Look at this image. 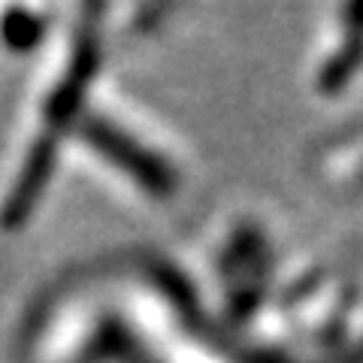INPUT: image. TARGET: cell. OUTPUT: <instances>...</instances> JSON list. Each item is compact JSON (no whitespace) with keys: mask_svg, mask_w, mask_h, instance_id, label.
Segmentation results:
<instances>
[{"mask_svg":"<svg viewBox=\"0 0 363 363\" xmlns=\"http://www.w3.org/2000/svg\"><path fill=\"white\" fill-rule=\"evenodd\" d=\"M79 136L94 149L106 164H112L118 173L128 176L133 185L149 191L152 197H173L179 188L173 164H167L161 155L145 149V145L121 130L118 124H112L104 116H88L79 124Z\"/></svg>","mask_w":363,"mask_h":363,"instance_id":"6da1fadb","label":"cell"},{"mask_svg":"<svg viewBox=\"0 0 363 363\" xmlns=\"http://www.w3.org/2000/svg\"><path fill=\"white\" fill-rule=\"evenodd\" d=\"M97 64H100V43H97L94 33L85 30L76 43V55L70 61V70L64 73L58 88L52 91L49 106H45V133L55 136V140H58L61 130L76 118L85 91L97 73Z\"/></svg>","mask_w":363,"mask_h":363,"instance_id":"7a4b0ae2","label":"cell"},{"mask_svg":"<svg viewBox=\"0 0 363 363\" xmlns=\"http://www.w3.org/2000/svg\"><path fill=\"white\" fill-rule=\"evenodd\" d=\"M55 155H58V140L43 133L40 140L33 143L30 155L25 157V167H21L18 179L13 182V188H9L4 209H0V224H4L6 230H16V227H21L30 218L33 206H37L43 197V188L49 185V179H52Z\"/></svg>","mask_w":363,"mask_h":363,"instance_id":"3957f363","label":"cell"},{"mask_svg":"<svg viewBox=\"0 0 363 363\" xmlns=\"http://www.w3.org/2000/svg\"><path fill=\"white\" fill-rule=\"evenodd\" d=\"M43 33H45L43 18L28 13V9H9L4 16V21H0V37H4V43L13 52L33 49V45L43 40Z\"/></svg>","mask_w":363,"mask_h":363,"instance_id":"277c9868","label":"cell"},{"mask_svg":"<svg viewBox=\"0 0 363 363\" xmlns=\"http://www.w3.org/2000/svg\"><path fill=\"white\" fill-rule=\"evenodd\" d=\"M360 64H363V37H345L342 49H339L333 58L324 64L321 88L324 91H336V88L348 85V79L357 73Z\"/></svg>","mask_w":363,"mask_h":363,"instance_id":"5b68a950","label":"cell"},{"mask_svg":"<svg viewBox=\"0 0 363 363\" xmlns=\"http://www.w3.org/2000/svg\"><path fill=\"white\" fill-rule=\"evenodd\" d=\"M342 18L348 25V37H363V0H345Z\"/></svg>","mask_w":363,"mask_h":363,"instance_id":"8992f818","label":"cell"}]
</instances>
